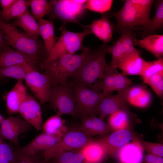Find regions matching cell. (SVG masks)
<instances>
[{
    "label": "cell",
    "instance_id": "obj_31",
    "mask_svg": "<svg viewBox=\"0 0 163 163\" xmlns=\"http://www.w3.org/2000/svg\"><path fill=\"white\" fill-rule=\"evenodd\" d=\"M156 11L152 19H150L148 25L144 28V34L147 36L163 26V1H156L155 3Z\"/></svg>",
    "mask_w": 163,
    "mask_h": 163
},
{
    "label": "cell",
    "instance_id": "obj_29",
    "mask_svg": "<svg viewBox=\"0 0 163 163\" xmlns=\"http://www.w3.org/2000/svg\"><path fill=\"white\" fill-rule=\"evenodd\" d=\"M109 116L108 125L112 130L128 129L130 118L127 109L119 110Z\"/></svg>",
    "mask_w": 163,
    "mask_h": 163
},
{
    "label": "cell",
    "instance_id": "obj_42",
    "mask_svg": "<svg viewBox=\"0 0 163 163\" xmlns=\"http://www.w3.org/2000/svg\"><path fill=\"white\" fill-rule=\"evenodd\" d=\"M141 142L145 150L148 154L163 157V145L162 144L143 140Z\"/></svg>",
    "mask_w": 163,
    "mask_h": 163
},
{
    "label": "cell",
    "instance_id": "obj_48",
    "mask_svg": "<svg viewBox=\"0 0 163 163\" xmlns=\"http://www.w3.org/2000/svg\"><path fill=\"white\" fill-rule=\"evenodd\" d=\"M5 118L0 114V124Z\"/></svg>",
    "mask_w": 163,
    "mask_h": 163
},
{
    "label": "cell",
    "instance_id": "obj_44",
    "mask_svg": "<svg viewBox=\"0 0 163 163\" xmlns=\"http://www.w3.org/2000/svg\"><path fill=\"white\" fill-rule=\"evenodd\" d=\"M140 9L146 14L150 16V11L154 2L152 0H130Z\"/></svg>",
    "mask_w": 163,
    "mask_h": 163
},
{
    "label": "cell",
    "instance_id": "obj_12",
    "mask_svg": "<svg viewBox=\"0 0 163 163\" xmlns=\"http://www.w3.org/2000/svg\"><path fill=\"white\" fill-rule=\"evenodd\" d=\"M18 113L37 130L41 129L43 120L41 107L32 96L27 95L21 104Z\"/></svg>",
    "mask_w": 163,
    "mask_h": 163
},
{
    "label": "cell",
    "instance_id": "obj_9",
    "mask_svg": "<svg viewBox=\"0 0 163 163\" xmlns=\"http://www.w3.org/2000/svg\"><path fill=\"white\" fill-rule=\"evenodd\" d=\"M112 14L117 20L116 28L120 32L123 29L135 26L146 27L150 19V16L141 10L130 0L125 1L121 9Z\"/></svg>",
    "mask_w": 163,
    "mask_h": 163
},
{
    "label": "cell",
    "instance_id": "obj_50",
    "mask_svg": "<svg viewBox=\"0 0 163 163\" xmlns=\"http://www.w3.org/2000/svg\"><path fill=\"white\" fill-rule=\"evenodd\" d=\"M2 139L1 138V137L0 136V141Z\"/></svg>",
    "mask_w": 163,
    "mask_h": 163
},
{
    "label": "cell",
    "instance_id": "obj_7",
    "mask_svg": "<svg viewBox=\"0 0 163 163\" xmlns=\"http://www.w3.org/2000/svg\"><path fill=\"white\" fill-rule=\"evenodd\" d=\"M90 137L78 130L67 131L54 145L43 151V162L66 152L81 149L91 140Z\"/></svg>",
    "mask_w": 163,
    "mask_h": 163
},
{
    "label": "cell",
    "instance_id": "obj_25",
    "mask_svg": "<svg viewBox=\"0 0 163 163\" xmlns=\"http://www.w3.org/2000/svg\"><path fill=\"white\" fill-rule=\"evenodd\" d=\"M12 24L16 27L21 28L24 32L29 36L34 38L39 39L40 36L39 24L28 9L16 18Z\"/></svg>",
    "mask_w": 163,
    "mask_h": 163
},
{
    "label": "cell",
    "instance_id": "obj_36",
    "mask_svg": "<svg viewBox=\"0 0 163 163\" xmlns=\"http://www.w3.org/2000/svg\"><path fill=\"white\" fill-rule=\"evenodd\" d=\"M113 2L112 0H87L85 8V9L103 14L110 10Z\"/></svg>",
    "mask_w": 163,
    "mask_h": 163
},
{
    "label": "cell",
    "instance_id": "obj_30",
    "mask_svg": "<svg viewBox=\"0 0 163 163\" xmlns=\"http://www.w3.org/2000/svg\"><path fill=\"white\" fill-rule=\"evenodd\" d=\"M30 0H17L8 9L0 11V18L8 22L11 19L19 17L28 9Z\"/></svg>",
    "mask_w": 163,
    "mask_h": 163
},
{
    "label": "cell",
    "instance_id": "obj_23",
    "mask_svg": "<svg viewBox=\"0 0 163 163\" xmlns=\"http://www.w3.org/2000/svg\"><path fill=\"white\" fill-rule=\"evenodd\" d=\"M134 44L145 49L158 59L163 57L162 35H150L140 40L135 38Z\"/></svg>",
    "mask_w": 163,
    "mask_h": 163
},
{
    "label": "cell",
    "instance_id": "obj_1",
    "mask_svg": "<svg viewBox=\"0 0 163 163\" xmlns=\"http://www.w3.org/2000/svg\"><path fill=\"white\" fill-rule=\"evenodd\" d=\"M92 51L85 47L80 54L65 55L49 62L43 61L41 67L49 76L52 86L62 84L73 75Z\"/></svg>",
    "mask_w": 163,
    "mask_h": 163
},
{
    "label": "cell",
    "instance_id": "obj_15",
    "mask_svg": "<svg viewBox=\"0 0 163 163\" xmlns=\"http://www.w3.org/2000/svg\"><path fill=\"white\" fill-rule=\"evenodd\" d=\"M133 135L128 129L114 131L110 134L103 136L97 140L104 147L107 155L114 158L118 151L129 142Z\"/></svg>",
    "mask_w": 163,
    "mask_h": 163
},
{
    "label": "cell",
    "instance_id": "obj_51",
    "mask_svg": "<svg viewBox=\"0 0 163 163\" xmlns=\"http://www.w3.org/2000/svg\"></svg>",
    "mask_w": 163,
    "mask_h": 163
},
{
    "label": "cell",
    "instance_id": "obj_24",
    "mask_svg": "<svg viewBox=\"0 0 163 163\" xmlns=\"http://www.w3.org/2000/svg\"><path fill=\"white\" fill-rule=\"evenodd\" d=\"M37 20L39 26L40 36L43 38L46 54L47 57L56 42L53 23L52 20H47L42 18Z\"/></svg>",
    "mask_w": 163,
    "mask_h": 163
},
{
    "label": "cell",
    "instance_id": "obj_47",
    "mask_svg": "<svg viewBox=\"0 0 163 163\" xmlns=\"http://www.w3.org/2000/svg\"><path fill=\"white\" fill-rule=\"evenodd\" d=\"M7 45L6 42L3 37L2 32L0 29V51L5 46Z\"/></svg>",
    "mask_w": 163,
    "mask_h": 163
},
{
    "label": "cell",
    "instance_id": "obj_11",
    "mask_svg": "<svg viewBox=\"0 0 163 163\" xmlns=\"http://www.w3.org/2000/svg\"><path fill=\"white\" fill-rule=\"evenodd\" d=\"M32 127L24 119L18 117L4 118L0 124V136L2 139L8 140L18 145L20 135Z\"/></svg>",
    "mask_w": 163,
    "mask_h": 163
},
{
    "label": "cell",
    "instance_id": "obj_41",
    "mask_svg": "<svg viewBox=\"0 0 163 163\" xmlns=\"http://www.w3.org/2000/svg\"><path fill=\"white\" fill-rule=\"evenodd\" d=\"M147 84L157 96L162 99L163 96V71L156 73L149 79Z\"/></svg>",
    "mask_w": 163,
    "mask_h": 163
},
{
    "label": "cell",
    "instance_id": "obj_26",
    "mask_svg": "<svg viewBox=\"0 0 163 163\" xmlns=\"http://www.w3.org/2000/svg\"><path fill=\"white\" fill-rule=\"evenodd\" d=\"M80 151L85 161L93 163H101L107 155L104 147L97 140H92Z\"/></svg>",
    "mask_w": 163,
    "mask_h": 163
},
{
    "label": "cell",
    "instance_id": "obj_46",
    "mask_svg": "<svg viewBox=\"0 0 163 163\" xmlns=\"http://www.w3.org/2000/svg\"><path fill=\"white\" fill-rule=\"evenodd\" d=\"M17 0H0V4L2 11H5L10 8Z\"/></svg>",
    "mask_w": 163,
    "mask_h": 163
},
{
    "label": "cell",
    "instance_id": "obj_34",
    "mask_svg": "<svg viewBox=\"0 0 163 163\" xmlns=\"http://www.w3.org/2000/svg\"><path fill=\"white\" fill-rule=\"evenodd\" d=\"M30 6L32 15L37 20L42 18L44 16L49 15L51 9L50 0H30Z\"/></svg>",
    "mask_w": 163,
    "mask_h": 163
},
{
    "label": "cell",
    "instance_id": "obj_13",
    "mask_svg": "<svg viewBox=\"0 0 163 163\" xmlns=\"http://www.w3.org/2000/svg\"><path fill=\"white\" fill-rule=\"evenodd\" d=\"M39 59L14 50L7 45L0 51V69L14 65L26 63L37 70Z\"/></svg>",
    "mask_w": 163,
    "mask_h": 163
},
{
    "label": "cell",
    "instance_id": "obj_21",
    "mask_svg": "<svg viewBox=\"0 0 163 163\" xmlns=\"http://www.w3.org/2000/svg\"><path fill=\"white\" fill-rule=\"evenodd\" d=\"M22 80H17L13 88L6 97L7 110L9 114L18 112L19 107L28 94Z\"/></svg>",
    "mask_w": 163,
    "mask_h": 163
},
{
    "label": "cell",
    "instance_id": "obj_18",
    "mask_svg": "<svg viewBox=\"0 0 163 163\" xmlns=\"http://www.w3.org/2000/svg\"><path fill=\"white\" fill-rule=\"evenodd\" d=\"M82 27L85 30L94 34L104 43L112 40L113 25L107 15H104L99 19L94 20L91 24L83 25Z\"/></svg>",
    "mask_w": 163,
    "mask_h": 163
},
{
    "label": "cell",
    "instance_id": "obj_22",
    "mask_svg": "<svg viewBox=\"0 0 163 163\" xmlns=\"http://www.w3.org/2000/svg\"><path fill=\"white\" fill-rule=\"evenodd\" d=\"M152 99L150 92L141 86H130L126 94L127 103L139 107L145 108L150 103Z\"/></svg>",
    "mask_w": 163,
    "mask_h": 163
},
{
    "label": "cell",
    "instance_id": "obj_38",
    "mask_svg": "<svg viewBox=\"0 0 163 163\" xmlns=\"http://www.w3.org/2000/svg\"><path fill=\"white\" fill-rule=\"evenodd\" d=\"M117 69H115L114 70V90L126 97V93L132 84V81L125 75L119 72Z\"/></svg>",
    "mask_w": 163,
    "mask_h": 163
},
{
    "label": "cell",
    "instance_id": "obj_8",
    "mask_svg": "<svg viewBox=\"0 0 163 163\" xmlns=\"http://www.w3.org/2000/svg\"><path fill=\"white\" fill-rule=\"evenodd\" d=\"M50 101L57 110V115L75 116L76 101L73 86L67 81L52 87Z\"/></svg>",
    "mask_w": 163,
    "mask_h": 163
},
{
    "label": "cell",
    "instance_id": "obj_33",
    "mask_svg": "<svg viewBox=\"0 0 163 163\" xmlns=\"http://www.w3.org/2000/svg\"><path fill=\"white\" fill-rule=\"evenodd\" d=\"M163 71V57L152 61H145L140 76L143 83L147 84L149 78L154 75Z\"/></svg>",
    "mask_w": 163,
    "mask_h": 163
},
{
    "label": "cell",
    "instance_id": "obj_3",
    "mask_svg": "<svg viewBox=\"0 0 163 163\" xmlns=\"http://www.w3.org/2000/svg\"><path fill=\"white\" fill-rule=\"evenodd\" d=\"M0 29L7 44L15 50L36 58H39L38 56L43 52L46 53L44 45L39 39L21 31L12 23L0 18Z\"/></svg>",
    "mask_w": 163,
    "mask_h": 163
},
{
    "label": "cell",
    "instance_id": "obj_39",
    "mask_svg": "<svg viewBox=\"0 0 163 163\" xmlns=\"http://www.w3.org/2000/svg\"><path fill=\"white\" fill-rule=\"evenodd\" d=\"M116 68L107 69L99 84L102 90V93L105 95H111L114 91V70Z\"/></svg>",
    "mask_w": 163,
    "mask_h": 163
},
{
    "label": "cell",
    "instance_id": "obj_49",
    "mask_svg": "<svg viewBox=\"0 0 163 163\" xmlns=\"http://www.w3.org/2000/svg\"><path fill=\"white\" fill-rule=\"evenodd\" d=\"M82 163H93L85 160Z\"/></svg>",
    "mask_w": 163,
    "mask_h": 163
},
{
    "label": "cell",
    "instance_id": "obj_19",
    "mask_svg": "<svg viewBox=\"0 0 163 163\" xmlns=\"http://www.w3.org/2000/svg\"><path fill=\"white\" fill-rule=\"evenodd\" d=\"M145 61L141 56L139 52L136 49L121 59L115 67L120 69L122 73L125 75H140Z\"/></svg>",
    "mask_w": 163,
    "mask_h": 163
},
{
    "label": "cell",
    "instance_id": "obj_6",
    "mask_svg": "<svg viewBox=\"0 0 163 163\" xmlns=\"http://www.w3.org/2000/svg\"><path fill=\"white\" fill-rule=\"evenodd\" d=\"M72 86L76 101L75 116H96V109L104 95L84 85L74 84Z\"/></svg>",
    "mask_w": 163,
    "mask_h": 163
},
{
    "label": "cell",
    "instance_id": "obj_16",
    "mask_svg": "<svg viewBox=\"0 0 163 163\" xmlns=\"http://www.w3.org/2000/svg\"><path fill=\"white\" fill-rule=\"evenodd\" d=\"M125 96L117 93L115 95H104L99 103L96 116L102 120L107 116L120 110L127 109Z\"/></svg>",
    "mask_w": 163,
    "mask_h": 163
},
{
    "label": "cell",
    "instance_id": "obj_14",
    "mask_svg": "<svg viewBox=\"0 0 163 163\" xmlns=\"http://www.w3.org/2000/svg\"><path fill=\"white\" fill-rule=\"evenodd\" d=\"M132 142L122 146L114 158L118 163H143L144 150L141 140L133 136Z\"/></svg>",
    "mask_w": 163,
    "mask_h": 163
},
{
    "label": "cell",
    "instance_id": "obj_40",
    "mask_svg": "<svg viewBox=\"0 0 163 163\" xmlns=\"http://www.w3.org/2000/svg\"><path fill=\"white\" fill-rule=\"evenodd\" d=\"M15 151L2 139L0 141V163H14Z\"/></svg>",
    "mask_w": 163,
    "mask_h": 163
},
{
    "label": "cell",
    "instance_id": "obj_35",
    "mask_svg": "<svg viewBox=\"0 0 163 163\" xmlns=\"http://www.w3.org/2000/svg\"><path fill=\"white\" fill-rule=\"evenodd\" d=\"M120 32L121 33L120 38L126 56L136 49L134 46L135 38L130 28L123 29Z\"/></svg>",
    "mask_w": 163,
    "mask_h": 163
},
{
    "label": "cell",
    "instance_id": "obj_10",
    "mask_svg": "<svg viewBox=\"0 0 163 163\" xmlns=\"http://www.w3.org/2000/svg\"><path fill=\"white\" fill-rule=\"evenodd\" d=\"M24 80L27 86L41 103L50 101L52 86L46 74L41 73L33 69L27 74Z\"/></svg>",
    "mask_w": 163,
    "mask_h": 163
},
{
    "label": "cell",
    "instance_id": "obj_4",
    "mask_svg": "<svg viewBox=\"0 0 163 163\" xmlns=\"http://www.w3.org/2000/svg\"><path fill=\"white\" fill-rule=\"evenodd\" d=\"M60 29L61 36L50 55L43 61L45 62H49L62 56L74 54L79 50H82L85 47L83 46V40L86 36L91 33L87 30L78 33L71 32L63 26Z\"/></svg>",
    "mask_w": 163,
    "mask_h": 163
},
{
    "label": "cell",
    "instance_id": "obj_5",
    "mask_svg": "<svg viewBox=\"0 0 163 163\" xmlns=\"http://www.w3.org/2000/svg\"><path fill=\"white\" fill-rule=\"evenodd\" d=\"M87 0H50L51 11L49 16L50 19H57L64 23H76L82 27L78 21L85 13V6Z\"/></svg>",
    "mask_w": 163,
    "mask_h": 163
},
{
    "label": "cell",
    "instance_id": "obj_20",
    "mask_svg": "<svg viewBox=\"0 0 163 163\" xmlns=\"http://www.w3.org/2000/svg\"><path fill=\"white\" fill-rule=\"evenodd\" d=\"M79 129L90 137L96 135L104 136L112 130L103 120L94 116L82 117Z\"/></svg>",
    "mask_w": 163,
    "mask_h": 163
},
{
    "label": "cell",
    "instance_id": "obj_45",
    "mask_svg": "<svg viewBox=\"0 0 163 163\" xmlns=\"http://www.w3.org/2000/svg\"><path fill=\"white\" fill-rule=\"evenodd\" d=\"M143 163H163V157L148 154L144 156Z\"/></svg>",
    "mask_w": 163,
    "mask_h": 163
},
{
    "label": "cell",
    "instance_id": "obj_28",
    "mask_svg": "<svg viewBox=\"0 0 163 163\" xmlns=\"http://www.w3.org/2000/svg\"><path fill=\"white\" fill-rule=\"evenodd\" d=\"M33 69H35L26 63L13 65L0 69V78L10 77L17 80H23Z\"/></svg>",
    "mask_w": 163,
    "mask_h": 163
},
{
    "label": "cell",
    "instance_id": "obj_27",
    "mask_svg": "<svg viewBox=\"0 0 163 163\" xmlns=\"http://www.w3.org/2000/svg\"><path fill=\"white\" fill-rule=\"evenodd\" d=\"M64 120L57 115L51 117L42 125L44 133L61 138L67 131Z\"/></svg>",
    "mask_w": 163,
    "mask_h": 163
},
{
    "label": "cell",
    "instance_id": "obj_43",
    "mask_svg": "<svg viewBox=\"0 0 163 163\" xmlns=\"http://www.w3.org/2000/svg\"><path fill=\"white\" fill-rule=\"evenodd\" d=\"M14 163H44L43 161H39L35 157L28 156L22 153L19 149L15 151Z\"/></svg>",
    "mask_w": 163,
    "mask_h": 163
},
{
    "label": "cell",
    "instance_id": "obj_37",
    "mask_svg": "<svg viewBox=\"0 0 163 163\" xmlns=\"http://www.w3.org/2000/svg\"><path fill=\"white\" fill-rule=\"evenodd\" d=\"M108 53H111L112 58L111 62L108 64L107 69L116 68L115 67L117 63L125 56L120 38L110 46Z\"/></svg>",
    "mask_w": 163,
    "mask_h": 163
},
{
    "label": "cell",
    "instance_id": "obj_17",
    "mask_svg": "<svg viewBox=\"0 0 163 163\" xmlns=\"http://www.w3.org/2000/svg\"><path fill=\"white\" fill-rule=\"evenodd\" d=\"M61 138L43 133L36 136L20 150L26 155L35 157L39 152L44 151L51 148Z\"/></svg>",
    "mask_w": 163,
    "mask_h": 163
},
{
    "label": "cell",
    "instance_id": "obj_2",
    "mask_svg": "<svg viewBox=\"0 0 163 163\" xmlns=\"http://www.w3.org/2000/svg\"><path fill=\"white\" fill-rule=\"evenodd\" d=\"M110 46L104 44L93 51L79 69L72 77L74 84L89 87L97 80L102 79L107 69L106 55Z\"/></svg>",
    "mask_w": 163,
    "mask_h": 163
},
{
    "label": "cell",
    "instance_id": "obj_32",
    "mask_svg": "<svg viewBox=\"0 0 163 163\" xmlns=\"http://www.w3.org/2000/svg\"><path fill=\"white\" fill-rule=\"evenodd\" d=\"M84 157L80 150L63 153L52 158L44 163H82Z\"/></svg>",
    "mask_w": 163,
    "mask_h": 163
}]
</instances>
